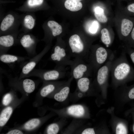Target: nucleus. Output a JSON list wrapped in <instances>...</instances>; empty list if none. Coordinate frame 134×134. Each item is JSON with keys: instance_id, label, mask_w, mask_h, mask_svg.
I'll list each match as a JSON object with an SVG mask.
<instances>
[{"instance_id": "obj_7", "label": "nucleus", "mask_w": 134, "mask_h": 134, "mask_svg": "<svg viewBox=\"0 0 134 134\" xmlns=\"http://www.w3.org/2000/svg\"><path fill=\"white\" fill-rule=\"evenodd\" d=\"M71 58L68 50L57 44L51 53L49 60L56 64L55 67H65L72 64L73 60H71Z\"/></svg>"}, {"instance_id": "obj_36", "label": "nucleus", "mask_w": 134, "mask_h": 134, "mask_svg": "<svg viewBox=\"0 0 134 134\" xmlns=\"http://www.w3.org/2000/svg\"><path fill=\"white\" fill-rule=\"evenodd\" d=\"M133 129H134V127H133Z\"/></svg>"}, {"instance_id": "obj_27", "label": "nucleus", "mask_w": 134, "mask_h": 134, "mask_svg": "<svg viewBox=\"0 0 134 134\" xmlns=\"http://www.w3.org/2000/svg\"><path fill=\"white\" fill-rule=\"evenodd\" d=\"M90 24L88 30L89 33L95 34L97 32L99 28V24L96 21H92Z\"/></svg>"}, {"instance_id": "obj_2", "label": "nucleus", "mask_w": 134, "mask_h": 134, "mask_svg": "<svg viewBox=\"0 0 134 134\" xmlns=\"http://www.w3.org/2000/svg\"><path fill=\"white\" fill-rule=\"evenodd\" d=\"M113 53L101 46L90 50L87 62L92 67L94 73H96L98 70L108 60Z\"/></svg>"}, {"instance_id": "obj_15", "label": "nucleus", "mask_w": 134, "mask_h": 134, "mask_svg": "<svg viewBox=\"0 0 134 134\" xmlns=\"http://www.w3.org/2000/svg\"><path fill=\"white\" fill-rule=\"evenodd\" d=\"M16 37L11 34L0 37V55L6 53L9 48L15 44Z\"/></svg>"}, {"instance_id": "obj_13", "label": "nucleus", "mask_w": 134, "mask_h": 134, "mask_svg": "<svg viewBox=\"0 0 134 134\" xmlns=\"http://www.w3.org/2000/svg\"><path fill=\"white\" fill-rule=\"evenodd\" d=\"M72 79L71 77L67 82L51 95L54 100L57 101L62 102L67 99L69 92L70 84Z\"/></svg>"}, {"instance_id": "obj_9", "label": "nucleus", "mask_w": 134, "mask_h": 134, "mask_svg": "<svg viewBox=\"0 0 134 134\" xmlns=\"http://www.w3.org/2000/svg\"><path fill=\"white\" fill-rule=\"evenodd\" d=\"M49 46L45 47L38 54L31 58L22 65L21 72L19 77V79L26 78L27 76L34 69L37 63L49 49Z\"/></svg>"}, {"instance_id": "obj_23", "label": "nucleus", "mask_w": 134, "mask_h": 134, "mask_svg": "<svg viewBox=\"0 0 134 134\" xmlns=\"http://www.w3.org/2000/svg\"><path fill=\"white\" fill-rule=\"evenodd\" d=\"M94 12L95 16L99 21L102 23L107 21V18L104 14L103 9L99 7H97L95 9Z\"/></svg>"}, {"instance_id": "obj_21", "label": "nucleus", "mask_w": 134, "mask_h": 134, "mask_svg": "<svg viewBox=\"0 0 134 134\" xmlns=\"http://www.w3.org/2000/svg\"><path fill=\"white\" fill-rule=\"evenodd\" d=\"M14 16L11 14L7 15L3 19L0 25V30L3 32L7 30L13 24L14 21Z\"/></svg>"}, {"instance_id": "obj_29", "label": "nucleus", "mask_w": 134, "mask_h": 134, "mask_svg": "<svg viewBox=\"0 0 134 134\" xmlns=\"http://www.w3.org/2000/svg\"><path fill=\"white\" fill-rule=\"evenodd\" d=\"M43 1V0H28L27 4L29 6L33 7L41 5Z\"/></svg>"}, {"instance_id": "obj_19", "label": "nucleus", "mask_w": 134, "mask_h": 134, "mask_svg": "<svg viewBox=\"0 0 134 134\" xmlns=\"http://www.w3.org/2000/svg\"><path fill=\"white\" fill-rule=\"evenodd\" d=\"M90 84V80L88 77H83L77 80V88L82 93H86L89 90Z\"/></svg>"}, {"instance_id": "obj_4", "label": "nucleus", "mask_w": 134, "mask_h": 134, "mask_svg": "<svg viewBox=\"0 0 134 134\" xmlns=\"http://www.w3.org/2000/svg\"><path fill=\"white\" fill-rule=\"evenodd\" d=\"M68 51L71 57L80 58L87 61L90 49L85 46L83 41L77 34L71 35L68 40Z\"/></svg>"}, {"instance_id": "obj_30", "label": "nucleus", "mask_w": 134, "mask_h": 134, "mask_svg": "<svg viewBox=\"0 0 134 134\" xmlns=\"http://www.w3.org/2000/svg\"><path fill=\"white\" fill-rule=\"evenodd\" d=\"M21 130L16 128L11 129L8 131L6 134H22L24 132Z\"/></svg>"}, {"instance_id": "obj_5", "label": "nucleus", "mask_w": 134, "mask_h": 134, "mask_svg": "<svg viewBox=\"0 0 134 134\" xmlns=\"http://www.w3.org/2000/svg\"><path fill=\"white\" fill-rule=\"evenodd\" d=\"M70 66L71 77L77 80L83 77H88L94 73L90 64L81 58H74Z\"/></svg>"}, {"instance_id": "obj_6", "label": "nucleus", "mask_w": 134, "mask_h": 134, "mask_svg": "<svg viewBox=\"0 0 134 134\" xmlns=\"http://www.w3.org/2000/svg\"><path fill=\"white\" fill-rule=\"evenodd\" d=\"M65 67H55L54 69L46 70L34 69L26 77L35 76L43 81H53L63 77L66 73Z\"/></svg>"}, {"instance_id": "obj_22", "label": "nucleus", "mask_w": 134, "mask_h": 134, "mask_svg": "<svg viewBox=\"0 0 134 134\" xmlns=\"http://www.w3.org/2000/svg\"><path fill=\"white\" fill-rule=\"evenodd\" d=\"M47 25L52 31V34L53 37H56L60 35L62 32V28L61 26L57 22L54 21H49Z\"/></svg>"}, {"instance_id": "obj_20", "label": "nucleus", "mask_w": 134, "mask_h": 134, "mask_svg": "<svg viewBox=\"0 0 134 134\" xmlns=\"http://www.w3.org/2000/svg\"><path fill=\"white\" fill-rule=\"evenodd\" d=\"M64 4L67 9L72 11H78L82 7L81 2L80 1L76 0H66Z\"/></svg>"}, {"instance_id": "obj_8", "label": "nucleus", "mask_w": 134, "mask_h": 134, "mask_svg": "<svg viewBox=\"0 0 134 134\" xmlns=\"http://www.w3.org/2000/svg\"><path fill=\"white\" fill-rule=\"evenodd\" d=\"M66 82L54 81H43V84L36 94L35 105L37 106L43 98L54 93Z\"/></svg>"}, {"instance_id": "obj_31", "label": "nucleus", "mask_w": 134, "mask_h": 134, "mask_svg": "<svg viewBox=\"0 0 134 134\" xmlns=\"http://www.w3.org/2000/svg\"><path fill=\"white\" fill-rule=\"evenodd\" d=\"M95 133L94 129L88 128L84 130L82 132V134H94Z\"/></svg>"}, {"instance_id": "obj_10", "label": "nucleus", "mask_w": 134, "mask_h": 134, "mask_svg": "<svg viewBox=\"0 0 134 134\" xmlns=\"http://www.w3.org/2000/svg\"><path fill=\"white\" fill-rule=\"evenodd\" d=\"M25 97L23 96L20 99L18 98L11 104L3 107L0 114V131L8 121L14 109L23 101Z\"/></svg>"}, {"instance_id": "obj_11", "label": "nucleus", "mask_w": 134, "mask_h": 134, "mask_svg": "<svg viewBox=\"0 0 134 134\" xmlns=\"http://www.w3.org/2000/svg\"><path fill=\"white\" fill-rule=\"evenodd\" d=\"M37 40L29 34L23 35L19 40L21 45L24 48L29 57L32 58L37 54L36 51V46Z\"/></svg>"}, {"instance_id": "obj_25", "label": "nucleus", "mask_w": 134, "mask_h": 134, "mask_svg": "<svg viewBox=\"0 0 134 134\" xmlns=\"http://www.w3.org/2000/svg\"><path fill=\"white\" fill-rule=\"evenodd\" d=\"M24 24L25 27L29 30H31L34 27L35 20L33 17L30 15H26L24 17Z\"/></svg>"}, {"instance_id": "obj_18", "label": "nucleus", "mask_w": 134, "mask_h": 134, "mask_svg": "<svg viewBox=\"0 0 134 134\" xmlns=\"http://www.w3.org/2000/svg\"><path fill=\"white\" fill-rule=\"evenodd\" d=\"M134 23L131 20L125 18L122 21L121 32L122 35L124 37L128 36L133 28Z\"/></svg>"}, {"instance_id": "obj_12", "label": "nucleus", "mask_w": 134, "mask_h": 134, "mask_svg": "<svg viewBox=\"0 0 134 134\" xmlns=\"http://www.w3.org/2000/svg\"><path fill=\"white\" fill-rule=\"evenodd\" d=\"M31 58L29 57L21 56L6 53L0 55V61L7 64L11 67L17 64L24 63Z\"/></svg>"}, {"instance_id": "obj_28", "label": "nucleus", "mask_w": 134, "mask_h": 134, "mask_svg": "<svg viewBox=\"0 0 134 134\" xmlns=\"http://www.w3.org/2000/svg\"><path fill=\"white\" fill-rule=\"evenodd\" d=\"M116 134H127L126 128L123 124L120 123L117 125L116 128Z\"/></svg>"}, {"instance_id": "obj_3", "label": "nucleus", "mask_w": 134, "mask_h": 134, "mask_svg": "<svg viewBox=\"0 0 134 134\" xmlns=\"http://www.w3.org/2000/svg\"><path fill=\"white\" fill-rule=\"evenodd\" d=\"M125 55L124 53H122L112 62L110 72L112 77L117 81H123L131 72V68L126 61Z\"/></svg>"}, {"instance_id": "obj_14", "label": "nucleus", "mask_w": 134, "mask_h": 134, "mask_svg": "<svg viewBox=\"0 0 134 134\" xmlns=\"http://www.w3.org/2000/svg\"><path fill=\"white\" fill-rule=\"evenodd\" d=\"M44 119L43 118H33L16 128L26 132H33L37 129L42 125L44 121Z\"/></svg>"}, {"instance_id": "obj_32", "label": "nucleus", "mask_w": 134, "mask_h": 134, "mask_svg": "<svg viewBox=\"0 0 134 134\" xmlns=\"http://www.w3.org/2000/svg\"><path fill=\"white\" fill-rule=\"evenodd\" d=\"M127 9L130 12L134 13V3L128 5L127 7Z\"/></svg>"}, {"instance_id": "obj_17", "label": "nucleus", "mask_w": 134, "mask_h": 134, "mask_svg": "<svg viewBox=\"0 0 134 134\" xmlns=\"http://www.w3.org/2000/svg\"><path fill=\"white\" fill-rule=\"evenodd\" d=\"M18 98L16 91L11 88L9 92L3 96L1 101V105L3 107L7 106L12 103Z\"/></svg>"}, {"instance_id": "obj_35", "label": "nucleus", "mask_w": 134, "mask_h": 134, "mask_svg": "<svg viewBox=\"0 0 134 134\" xmlns=\"http://www.w3.org/2000/svg\"><path fill=\"white\" fill-rule=\"evenodd\" d=\"M130 56L132 62L134 63V52L131 53Z\"/></svg>"}, {"instance_id": "obj_24", "label": "nucleus", "mask_w": 134, "mask_h": 134, "mask_svg": "<svg viewBox=\"0 0 134 134\" xmlns=\"http://www.w3.org/2000/svg\"><path fill=\"white\" fill-rule=\"evenodd\" d=\"M101 41L105 45H109L111 43V39L108 30L104 28L101 30Z\"/></svg>"}, {"instance_id": "obj_37", "label": "nucleus", "mask_w": 134, "mask_h": 134, "mask_svg": "<svg viewBox=\"0 0 134 134\" xmlns=\"http://www.w3.org/2000/svg\"><path fill=\"white\" fill-rule=\"evenodd\" d=\"M78 0V1H80V0Z\"/></svg>"}, {"instance_id": "obj_16", "label": "nucleus", "mask_w": 134, "mask_h": 134, "mask_svg": "<svg viewBox=\"0 0 134 134\" xmlns=\"http://www.w3.org/2000/svg\"><path fill=\"white\" fill-rule=\"evenodd\" d=\"M69 115L76 117H81L84 115V108L81 105L76 104L71 105L68 107L67 110Z\"/></svg>"}, {"instance_id": "obj_34", "label": "nucleus", "mask_w": 134, "mask_h": 134, "mask_svg": "<svg viewBox=\"0 0 134 134\" xmlns=\"http://www.w3.org/2000/svg\"><path fill=\"white\" fill-rule=\"evenodd\" d=\"M131 35L132 39L134 41V27H133L131 32Z\"/></svg>"}, {"instance_id": "obj_1", "label": "nucleus", "mask_w": 134, "mask_h": 134, "mask_svg": "<svg viewBox=\"0 0 134 134\" xmlns=\"http://www.w3.org/2000/svg\"><path fill=\"white\" fill-rule=\"evenodd\" d=\"M6 73L9 86L16 91L20 92L23 96L25 97L33 92L39 83L38 81L28 78L19 79V77H13L10 75Z\"/></svg>"}, {"instance_id": "obj_26", "label": "nucleus", "mask_w": 134, "mask_h": 134, "mask_svg": "<svg viewBox=\"0 0 134 134\" xmlns=\"http://www.w3.org/2000/svg\"><path fill=\"white\" fill-rule=\"evenodd\" d=\"M59 127L57 123H54L49 125L45 131V133L48 134H56L59 132Z\"/></svg>"}, {"instance_id": "obj_33", "label": "nucleus", "mask_w": 134, "mask_h": 134, "mask_svg": "<svg viewBox=\"0 0 134 134\" xmlns=\"http://www.w3.org/2000/svg\"><path fill=\"white\" fill-rule=\"evenodd\" d=\"M128 95L130 99H134V87L131 89L129 92Z\"/></svg>"}]
</instances>
